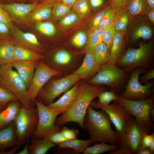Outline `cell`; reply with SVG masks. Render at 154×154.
I'll return each instance as SVG.
<instances>
[{
	"mask_svg": "<svg viewBox=\"0 0 154 154\" xmlns=\"http://www.w3.org/2000/svg\"><path fill=\"white\" fill-rule=\"evenodd\" d=\"M79 84V92L76 101L68 110L56 118V125L60 127L72 122L84 129L83 122L88 106L94 99L106 89L102 85H92L84 81Z\"/></svg>",
	"mask_w": 154,
	"mask_h": 154,
	"instance_id": "1",
	"label": "cell"
},
{
	"mask_svg": "<svg viewBox=\"0 0 154 154\" xmlns=\"http://www.w3.org/2000/svg\"><path fill=\"white\" fill-rule=\"evenodd\" d=\"M108 115L103 110L96 111L89 106L85 116L83 125L93 143H108L118 145V140Z\"/></svg>",
	"mask_w": 154,
	"mask_h": 154,
	"instance_id": "2",
	"label": "cell"
},
{
	"mask_svg": "<svg viewBox=\"0 0 154 154\" xmlns=\"http://www.w3.org/2000/svg\"><path fill=\"white\" fill-rule=\"evenodd\" d=\"M1 66L0 85L15 95L26 108L31 110L34 108L33 102L29 97L27 85L14 69L12 63Z\"/></svg>",
	"mask_w": 154,
	"mask_h": 154,
	"instance_id": "3",
	"label": "cell"
},
{
	"mask_svg": "<svg viewBox=\"0 0 154 154\" xmlns=\"http://www.w3.org/2000/svg\"><path fill=\"white\" fill-rule=\"evenodd\" d=\"M117 95L116 101L135 117L141 126L150 131L153 126L150 115L151 111L154 108L153 98L132 100Z\"/></svg>",
	"mask_w": 154,
	"mask_h": 154,
	"instance_id": "4",
	"label": "cell"
},
{
	"mask_svg": "<svg viewBox=\"0 0 154 154\" xmlns=\"http://www.w3.org/2000/svg\"><path fill=\"white\" fill-rule=\"evenodd\" d=\"M38 121L33 135L36 138H41L53 133L59 131L60 127L55 121L57 116L65 111L50 108L37 99L35 100Z\"/></svg>",
	"mask_w": 154,
	"mask_h": 154,
	"instance_id": "5",
	"label": "cell"
},
{
	"mask_svg": "<svg viewBox=\"0 0 154 154\" xmlns=\"http://www.w3.org/2000/svg\"><path fill=\"white\" fill-rule=\"evenodd\" d=\"M81 79L77 74L73 73L59 79L51 80L46 86L41 89L37 99L47 106L53 102L57 97L66 92Z\"/></svg>",
	"mask_w": 154,
	"mask_h": 154,
	"instance_id": "6",
	"label": "cell"
},
{
	"mask_svg": "<svg viewBox=\"0 0 154 154\" xmlns=\"http://www.w3.org/2000/svg\"><path fill=\"white\" fill-rule=\"evenodd\" d=\"M150 131L141 126L134 117L130 119L124 132L115 131L119 147L129 151L131 154H136L143 137Z\"/></svg>",
	"mask_w": 154,
	"mask_h": 154,
	"instance_id": "7",
	"label": "cell"
},
{
	"mask_svg": "<svg viewBox=\"0 0 154 154\" xmlns=\"http://www.w3.org/2000/svg\"><path fill=\"white\" fill-rule=\"evenodd\" d=\"M38 121L37 109L29 110L22 105L13 122L20 145L24 143L33 134Z\"/></svg>",
	"mask_w": 154,
	"mask_h": 154,
	"instance_id": "8",
	"label": "cell"
},
{
	"mask_svg": "<svg viewBox=\"0 0 154 154\" xmlns=\"http://www.w3.org/2000/svg\"><path fill=\"white\" fill-rule=\"evenodd\" d=\"M111 104L105 105L93 101L90 106L105 112L109 116L116 131L119 133L124 132L130 119L133 116L116 100Z\"/></svg>",
	"mask_w": 154,
	"mask_h": 154,
	"instance_id": "9",
	"label": "cell"
},
{
	"mask_svg": "<svg viewBox=\"0 0 154 154\" xmlns=\"http://www.w3.org/2000/svg\"><path fill=\"white\" fill-rule=\"evenodd\" d=\"M125 77V73L110 62L101 66L96 74L88 82L92 85H106L114 89L118 87Z\"/></svg>",
	"mask_w": 154,
	"mask_h": 154,
	"instance_id": "10",
	"label": "cell"
},
{
	"mask_svg": "<svg viewBox=\"0 0 154 154\" xmlns=\"http://www.w3.org/2000/svg\"><path fill=\"white\" fill-rule=\"evenodd\" d=\"M152 46L151 42L141 43L138 48H128L118 61L119 65L127 70L144 66L151 58Z\"/></svg>",
	"mask_w": 154,
	"mask_h": 154,
	"instance_id": "11",
	"label": "cell"
},
{
	"mask_svg": "<svg viewBox=\"0 0 154 154\" xmlns=\"http://www.w3.org/2000/svg\"><path fill=\"white\" fill-rule=\"evenodd\" d=\"M60 73L40 60L37 65L34 73L27 91L30 100L34 103L44 85L52 77Z\"/></svg>",
	"mask_w": 154,
	"mask_h": 154,
	"instance_id": "12",
	"label": "cell"
},
{
	"mask_svg": "<svg viewBox=\"0 0 154 154\" xmlns=\"http://www.w3.org/2000/svg\"><path fill=\"white\" fill-rule=\"evenodd\" d=\"M142 70L139 69L134 70L125 87L122 96L128 99L138 100L149 97L151 93L152 84L148 83L142 85L139 78Z\"/></svg>",
	"mask_w": 154,
	"mask_h": 154,
	"instance_id": "13",
	"label": "cell"
},
{
	"mask_svg": "<svg viewBox=\"0 0 154 154\" xmlns=\"http://www.w3.org/2000/svg\"><path fill=\"white\" fill-rule=\"evenodd\" d=\"M13 43L28 48L40 54L42 45L37 37L33 34L24 32L16 26L11 31Z\"/></svg>",
	"mask_w": 154,
	"mask_h": 154,
	"instance_id": "14",
	"label": "cell"
},
{
	"mask_svg": "<svg viewBox=\"0 0 154 154\" xmlns=\"http://www.w3.org/2000/svg\"><path fill=\"white\" fill-rule=\"evenodd\" d=\"M8 12L12 20L20 21L26 20L38 3L35 1L28 3H0Z\"/></svg>",
	"mask_w": 154,
	"mask_h": 154,
	"instance_id": "15",
	"label": "cell"
},
{
	"mask_svg": "<svg viewBox=\"0 0 154 154\" xmlns=\"http://www.w3.org/2000/svg\"><path fill=\"white\" fill-rule=\"evenodd\" d=\"M80 84L78 81L57 100L47 106L51 108L62 110L65 112L73 105L78 96Z\"/></svg>",
	"mask_w": 154,
	"mask_h": 154,
	"instance_id": "16",
	"label": "cell"
},
{
	"mask_svg": "<svg viewBox=\"0 0 154 154\" xmlns=\"http://www.w3.org/2000/svg\"><path fill=\"white\" fill-rule=\"evenodd\" d=\"M100 67L96 62L93 52L86 51L82 64L74 73L78 75L81 79H86L93 77L99 70Z\"/></svg>",
	"mask_w": 154,
	"mask_h": 154,
	"instance_id": "17",
	"label": "cell"
},
{
	"mask_svg": "<svg viewBox=\"0 0 154 154\" xmlns=\"http://www.w3.org/2000/svg\"><path fill=\"white\" fill-rule=\"evenodd\" d=\"M38 61L16 60L12 63L13 67L25 82L27 88L30 85Z\"/></svg>",
	"mask_w": 154,
	"mask_h": 154,
	"instance_id": "18",
	"label": "cell"
},
{
	"mask_svg": "<svg viewBox=\"0 0 154 154\" xmlns=\"http://www.w3.org/2000/svg\"><path fill=\"white\" fill-rule=\"evenodd\" d=\"M21 104L19 101L11 102L0 112V129L14 122L21 106Z\"/></svg>",
	"mask_w": 154,
	"mask_h": 154,
	"instance_id": "19",
	"label": "cell"
},
{
	"mask_svg": "<svg viewBox=\"0 0 154 154\" xmlns=\"http://www.w3.org/2000/svg\"><path fill=\"white\" fill-rule=\"evenodd\" d=\"M18 144L19 142L14 123L0 129V152L7 148Z\"/></svg>",
	"mask_w": 154,
	"mask_h": 154,
	"instance_id": "20",
	"label": "cell"
},
{
	"mask_svg": "<svg viewBox=\"0 0 154 154\" xmlns=\"http://www.w3.org/2000/svg\"><path fill=\"white\" fill-rule=\"evenodd\" d=\"M53 5L50 1L38 4L26 20L29 22L36 23L49 19L52 15Z\"/></svg>",
	"mask_w": 154,
	"mask_h": 154,
	"instance_id": "21",
	"label": "cell"
},
{
	"mask_svg": "<svg viewBox=\"0 0 154 154\" xmlns=\"http://www.w3.org/2000/svg\"><path fill=\"white\" fill-rule=\"evenodd\" d=\"M125 31H116L110 52V62L115 65L123 50L125 44Z\"/></svg>",
	"mask_w": 154,
	"mask_h": 154,
	"instance_id": "22",
	"label": "cell"
},
{
	"mask_svg": "<svg viewBox=\"0 0 154 154\" xmlns=\"http://www.w3.org/2000/svg\"><path fill=\"white\" fill-rule=\"evenodd\" d=\"M15 44L8 39L0 40V65L12 63L14 61Z\"/></svg>",
	"mask_w": 154,
	"mask_h": 154,
	"instance_id": "23",
	"label": "cell"
},
{
	"mask_svg": "<svg viewBox=\"0 0 154 154\" xmlns=\"http://www.w3.org/2000/svg\"><path fill=\"white\" fill-rule=\"evenodd\" d=\"M33 140L29 145V149L30 154H45L50 149L57 146L52 143L45 137Z\"/></svg>",
	"mask_w": 154,
	"mask_h": 154,
	"instance_id": "24",
	"label": "cell"
},
{
	"mask_svg": "<svg viewBox=\"0 0 154 154\" xmlns=\"http://www.w3.org/2000/svg\"><path fill=\"white\" fill-rule=\"evenodd\" d=\"M14 61L16 60L39 61L45 56L31 49L15 44Z\"/></svg>",
	"mask_w": 154,
	"mask_h": 154,
	"instance_id": "25",
	"label": "cell"
},
{
	"mask_svg": "<svg viewBox=\"0 0 154 154\" xmlns=\"http://www.w3.org/2000/svg\"><path fill=\"white\" fill-rule=\"evenodd\" d=\"M149 7L146 0H129L125 9L132 18L137 15H145Z\"/></svg>",
	"mask_w": 154,
	"mask_h": 154,
	"instance_id": "26",
	"label": "cell"
},
{
	"mask_svg": "<svg viewBox=\"0 0 154 154\" xmlns=\"http://www.w3.org/2000/svg\"><path fill=\"white\" fill-rule=\"evenodd\" d=\"M93 143L90 139L82 140L76 138L67 140L57 146V149H69L74 150L75 153H79L84 151L88 146Z\"/></svg>",
	"mask_w": 154,
	"mask_h": 154,
	"instance_id": "27",
	"label": "cell"
},
{
	"mask_svg": "<svg viewBox=\"0 0 154 154\" xmlns=\"http://www.w3.org/2000/svg\"><path fill=\"white\" fill-rule=\"evenodd\" d=\"M93 54L96 62L100 66L110 62V52L107 46L103 42L95 48Z\"/></svg>",
	"mask_w": 154,
	"mask_h": 154,
	"instance_id": "28",
	"label": "cell"
},
{
	"mask_svg": "<svg viewBox=\"0 0 154 154\" xmlns=\"http://www.w3.org/2000/svg\"><path fill=\"white\" fill-rule=\"evenodd\" d=\"M117 10L114 23L116 31L125 32L128 25L132 18L126 11L125 7Z\"/></svg>",
	"mask_w": 154,
	"mask_h": 154,
	"instance_id": "29",
	"label": "cell"
},
{
	"mask_svg": "<svg viewBox=\"0 0 154 154\" xmlns=\"http://www.w3.org/2000/svg\"><path fill=\"white\" fill-rule=\"evenodd\" d=\"M103 30L98 28L90 31L86 44V51L93 52L95 48L103 42Z\"/></svg>",
	"mask_w": 154,
	"mask_h": 154,
	"instance_id": "30",
	"label": "cell"
},
{
	"mask_svg": "<svg viewBox=\"0 0 154 154\" xmlns=\"http://www.w3.org/2000/svg\"><path fill=\"white\" fill-rule=\"evenodd\" d=\"M153 34L152 30L149 26L146 24H142L138 26L133 30L131 34V39L134 42L140 38L149 39L152 37Z\"/></svg>",
	"mask_w": 154,
	"mask_h": 154,
	"instance_id": "31",
	"label": "cell"
},
{
	"mask_svg": "<svg viewBox=\"0 0 154 154\" xmlns=\"http://www.w3.org/2000/svg\"><path fill=\"white\" fill-rule=\"evenodd\" d=\"M119 147V146L117 145L109 144L100 142L92 146H88L83 153L84 154H100L116 150Z\"/></svg>",
	"mask_w": 154,
	"mask_h": 154,
	"instance_id": "32",
	"label": "cell"
},
{
	"mask_svg": "<svg viewBox=\"0 0 154 154\" xmlns=\"http://www.w3.org/2000/svg\"><path fill=\"white\" fill-rule=\"evenodd\" d=\"M72 7L73 12L81 18L87 16L91 11L89 0H78Z\"/></svg>",
	"mask_w": 154,
	"mask_h": 154,
	"instance_id": "33",
	"label": "cell"
},
{
	"mask_svg": "<svg viewBox=\"0 0 154 154\" xmlns=\"http://www.w3.org/2000/svg\"><path fill=\"white\" fill-rule=\"evenodd\" d=\"M35 27L40 33L47 36H53L56 33L55 26L50 21H43L36 23Z\"/></svg>",
	"mask_w": 154,
	"mask_h": 154,
	"instance_id": "34",
	"label": "cell"
},
{
	"mask_svg": "<svg viewBox=\"0 0 154 154\" xmlns=\"http://www.w3.org/2000/svg\"><path fill=\"white\" fill-rule=\"evenodd\" d=\"M117 10L111 6L106 11L98 28L104 30L114 23Z\"/></svg>",
	"mask_w": 154,
	"mask_h": 154,
	"instance_id": "35",
	"label": "cell"
},
{
	"mask_svg": "<svg viewBox=\"0 0 154 154\" xmlns=\"http://www.w3.org/2000/svg\"><path fill=\"white\" fill-rule=\"evenodd\" d=\"M72 7L60 2L56 3L53 4L52 15L56 18L63 17L70 12Z\"/></svg>",
	"mask_w": 154,
	"mask_h": 154,
	"instance_id": "36",
	"label": "cell"
},
{
	"mask_svg": "<svg viewBox=\"0 0 154 154\" xmlns=\"http://www.w3.org/2000/svg\"><path fill=\"white\" fill-rule=\"evenodd\" d=\"M72 57L70 54L64 50H60L56 52L53 55V61L59 65H66L70 62Z\"/></svg>",
	"mask_w": 154,
	"mask_h": 154,
	"instance_id": "37",
	"label": "cell"
},
{
	"mask_svg": "<svg viewBox=\"0 0 154 154\" xmlns=\"http://www.w3.org/2000/svg\"><path fill=\"white\" fill-rule=\"evenodd\" d=\"M116 32L114 24L103 31L102 37L103 42L107 46L110 52Z\"/></svg>",
	"mask_w": 154,
	"mask_h": 154,
	"instance_id": "38",
	"label": "cell"
},
{
	"mask_svg": "<svg viewBox=\"0 0 154 154\" xmlns=\"http://www.w3.org/2000/svg\"><path fill=\"white\" fill-rule=\"evenodd\" d=\"M13 101H19L13 93L0 85V103L4 107L7 104Z\"/></svg>",
	"mask_w": 154,
	"mask_h": 154,
	"instance_id": "39",
	"label": "cell"
},
{
	"mask_svg": "<svg viewBox=\"0 0 154 154\" xmlns=\"http://www.w3.org/2000/svg\"><path fill=\"white\" fill-rule=\"evenodd\" d=\"M88 39L87 33L85 31H80L74 35L71 39V42L74 46L80 48L86 44Z\"/></svg>",
	"mask_w": 154,
	"mask_h": 154,
	"instance_id": "40",
	"label": "cell"
},
{
	"mask_svg": "<svg viewBox=\"0 0 154 154\" xmlns=\"http://www.w3.org/2000/svg\"><path fill=\"white\" fill-rule=\"evenodd\" d=\"M98 102L105 105L110 104L113 101L116 100L117 95L112 91H104L98 95Z\"/></svg>",
	"mask_w": 154,
	"mask_h": 154,
	"instance_id": "41",
	"label": "cell"
},
{
	"mask_svg": "<svg viewBox=\"0 0 154 154\" xmlns=\"http://www.w3.org/2000/svg\"><path fill=\"white\" fill-rule=\"evenodd\" d=\"M79 16L74 12H70L64 17L59 22L60 24L64 27L72 25L78 21Z\"/></svg>",
	"mask_w": 154,
	"mask_h": 154,
	"instance_id": "42",
	"label": "cell"
},
{
	"mask_svg": "<svg viewBox=\"0 0 154 154\" xmlns=\"http://www.w3.org/2000/svg\"><path fill=\"white\" fill-rule=\"evenodd\" d=\"M110 7V6H109L105 7L94 15L90 22V31L98 28L106 11Z\"/></svg>",
	"mask_w": 154,
	"mask_h": 154,
	"instance_id": "43",
	"label": "cell"
},
{
	"mask_svg": "<svg viewBox=\"0 0 154 154\" xmlns=\"http://www.w3.org/2000/svg\"><path fill=\"white\" fill-rule=\"evenodd\" d=\"M0 21L6 24L10 28L11 31L14 26L12 20L8 13L1 6L0 3Z\"/></svg>",
	"mask_w": 154,
	"mask_h": 154,
	"instance_id": "44",
	"label": "cell"
},
{
	"mask_svg": "<svg viewBox=\"0 0 154 154\" xmlns=\"http://www.w3.org/2000/svg\"><path fill=\"white\" fill-rule=\"evenodd\" d=\"M60 131L67 140L76 138L79 134L78 130L70 129L65 126L63 127Z\"/></svg>",
	"mask_w": 154,
	"mask_h": 154,
	"instance_id": "45",
	"label": "cell"
},
{
	"mask_svg": "<svg viewBox=\"0 0 154 154\" xmlns=\"http://www.w3.org/2000/svg\"><path fill=\"white\" fill-rule=\"evenodd\" d=\"M47 137L52 143L57 146L67 140L60 131L50 134Z\"/></svg>",
	"mask_w": 154,
	"mask_h": 154,
	"instance_id": "46",
	"label": "cell"
},
{
	"mask_svg": "<svg viewBox=\"0 0 154 154\" xmlns=\"http://www.w3.org/2000/svg\"><path fill=\"white\" fill-rule=\"evenodd\" d=\"M10 31V29L6 24L0 21V40L8 39Z\"/></svg>",
	"mask_w": 154,
	"mask_h": 154,
	"instance_id": "47",
	"label": "cell"
},
{
	"mask_svg": "<svg viewBox=\"0 0 154 154\" xmlns=\"http://www.w3.org/2000/svg\"><path fill=\"white\" fill-rule=\"evenodd\" d=\"M129 0H110V6L119 10L125 7Z\"/></svg>",
	"mask_w": 154,
	"mask_h": 154,
	"instance_id": "48",
	"label": "cell"
},
{
	"mask_svg": "<svg viewBox=\"0 0 154 154\" xmlns=\"http://www.w3.org/2000/svg\"><path fill=\"white\" fill-rule=\"evenodd\" d=\"M151 142V135H149L147 133L145 134L142 137L139 147L149 148Z\"/></svg>",
	"mask_w": 154,
	"mask_h": 154,
	"instance_id": "49",
	"label": "cell"
},
{
	"mask_svg": "<svg viewBox=\"0 0 154 154\" xmlns=\"http://www.w3.org/2000/svg\"><path fill=\"white\" fill-rule=\"evenodd\" d=\"M154 78V70L152 69L145 74L142 78L141 81L143 82H147Z\"/></svg>",
	"mask_w": 154,
	"mask_h": 154,
	"instance_id": "50",
	"label": "cell"
},
{
	"mask_svg": "<svg viewBox=\"0 0 154 154\" xmlns=\"http://www.w3.org/2000/svg\"><path fill=\"white\" fill-rule=\"evenodd\" d=\"M145 15L149 19L153 24H154V8L149 7Z\"/></svg>",
	"mask_w": 154,
	"mask_h": 154,
	"instance_id": "51",
	"label": "cell"
},
{
	"mask_svg": "<svg viewBox=\"0 0 154 154\" xmlns=\"http://www.w3.org/2000/svg\"><path fill=\"white\" fill-rule=\"evenodd\" d=\"M108 153L110 154H131L129 151L119 147L116 150L110 151Z\"/></svg>",
	"mask_w": 154,
	"mask_h": 154,
	"instance_id": "52",
	"label": "cell"
},
{
	"mask_svg": "<svg viewBox=\"0 0 154 154\" xmlns=\"http://www.w3.org/2000/svg\"><path fill=\"white\" fill-rule=\"evenodd\" d=\"M90 6L93 8H97L102 5L104 3V0H89Z\"/></svg>",
	"mask_w": 154,
	"mask_h": 154,
	"instance_id": "53",
	"label": "cell"
},
{
	"mask_svg": "<svg viewBox=\"0 0 154 154\" xmlns=\"http://www.w3.org/2000/svg\"><path fill=\"white\" fill-rule=\"evenodd\" d=\"M154 153L149 148L139 147L136 154H153Z\"/></svg>",
	"mask_w": 154,
	"mask_h": 154,
	"instance_id": "54",
	"label": "cell"
},
{
	"mask_svg": "<svg viewBox=\"0 0 154 154\" xmlns=\"http://www.w3.org/2000/svg\"><path fill=\"white\" fill-rule=\"evenodd\" d=\"M29 144L27 143L25 145L24 148L20 151L19 152L18 154H29Z\"/></svg>",
	"mask_w": 154,
	"mask_h": 154,
	"instance_id": "55",
	"label": "cell"
},
{
	"mask_svg": "<svg viewBox=\"0 0 154 154\" xmlns=\"http://www.w3.org/2000/svg\"><path fill=\"white\" fill-rule=\"evenodd\" d=\"M78 0H60V2L71 7H72Z\"/></svg>",
	"mask_w": 154,
	"mask_h": 154,
	"instance_id": "56",
	"label": "cell"
},
{
	"mask_svg": "<svg viewBox=\"0 0 154 154\" xmlns=\"http://www.w3.org/2000/svg\"><path fill=\"white\" fill-rule=\"evenodd\" d=\"M151 142L149 148L154 152V133H152L151 134Z\"/></svg>",
	"mask_w": 154,
	"mask_h": 154,
	"instance_id": "57",
	"label": "cell"
},
{
	"mask_svg": "<svg viewBox=\"0 0 154 154\" xmlns=\"http://www.w3.org/2000/svg\"><path fill=\"white\" fill-rule=\"evenodd\" d=\"M149 6L154 8V0H146Z\"/></svg>",
	"mask_w": 154,
	"mask_h": 154,
	"instance_id": "58",
	"label": "cell"
},
{
	"mask_svg": "<svg viewBox=\"0 0 154 154\" xmlns=\"http://www.w3.org/2000/svg\"><path fill=\"white\" fill-rule=\"evenodd\" d=\"M4 107L0 103V112L3 109Z\"/></svg>",
	"mask_w": 154,
	"mask_h": 154,
	"instance_id": "59",
	"label": "cell"
},
{
	"mask_svg": "<svg viewBox=\"0 0 154 154\" xmlns=\"http://www.w3.org/2000/svg\"><path fill=\"white\" fill-rule=\"evenodd\" d=\"M1 65H0V78H1Z\"/></svg>",
	"mask_w": 154,
	"mask_h": 154,
	"instance_id": "60",
	"label": "cell"
},
{
	"mask_svg": "<svg viewBox=\"0 0 154 154\" xmlns=\"http://www.w3.org/2000/svg\"><path fill=\"white\" fill-rule=\"evenodd\" d=\"M46 0V1H51V0Z\"/></svg>",
	"mask_w": 154,
	"mask_h": 154,
	"instance_id": "61",
	"label": "cell"
}]
</instances>
